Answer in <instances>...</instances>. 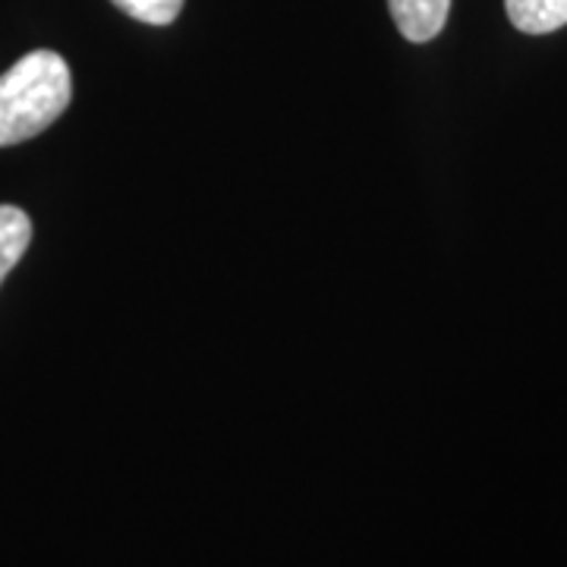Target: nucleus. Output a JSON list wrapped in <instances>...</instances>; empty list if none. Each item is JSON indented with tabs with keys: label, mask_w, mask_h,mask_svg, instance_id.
I'll list each match as a JSON object with an SVG mask.
<instances>
[{
	"label": "nucleus",
	"mask_w": 567,
	"mask_h": 567,
	"mask_svg": "<svg viewBox=\"0 0 567 567\" xmlns=\"http://www.w3.org/2000/svg\"><path fill=\"white\" fill-rule=\"evenodd\" d=\"M73 99V76L61 54L32 51L0 76V148L35 140Z\"/></svg>",
	"instance_id": "f257e3e1"
},
{
	"label": "nucleus",
	"mask_w": 567,
	"mask_h": 567,
	"mask_svg": "<svg viewBox=\"0 0 567 567\" xmlns=\"http://www.w3.org/2000/svg\"><path fill=\"white\" fill-rule=\"evenodd\" d=\"M394 25L406 41H432L445 29L451 0H388Z\"/></svg>",
	"instance_id": "f03ea898"
},
{
	"label": "nucleus",
	"mask_w": 567,
	"mask_h": 567,
	"mask_svg": "<svg viewBox=\"0 0 567 567\" xmlns=\"http://www.w3.org/2000/svg\"><path fill=\"white\" fill-rule=\"evenodd\" d=\"M511 22L527 35H548L567 25V0H505Z\"/></svg>",
	"instance_id": "7ed1b4c3"
},
{
	"label": "nucleus",
	"mask_w": 567,
	"mask_h": 567,
	"mask_svg": "<svg viewBox=\"0 0 567 567\" xmlns=\"http://www.w3.org/2000/svg\"><path fill=\"white\" fill-rule=\"evenodd\" d=\"M32 244V221L17 205H0V284Z\"/></svg>",
	"instance_id": "20e7f679"
},
{
	"label": "nucleus",
	"mask_w": 567,
	"mask_h": 567,
	"mask_svg": "<svg viewBox=\"0 0 567 567\" xmlns=\"http://www.w3.org/2000/svg\"><path fill=\"white\" fill-rule=\"evenodd\" d=\"M111 3L126 17L148 25H171L183 10V0H111Z\"/></svg>",
	"instance_id": "39448f33"
}]
</instances>
